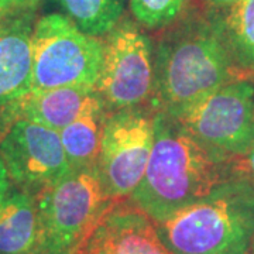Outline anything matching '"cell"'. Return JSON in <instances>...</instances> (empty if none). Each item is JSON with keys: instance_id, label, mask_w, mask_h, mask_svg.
I'll return each instance as SVG.
<instances>
[{"instance_id": "ac0fdd59", "label": "cell", "mask_w": 254, "mask_h": 254, "mask_svg": "<svg viewBox=\"0 0 254 254\" xmlns=\"http://www.w3.org/2000/svg\"><path fill=\"white\" fill-rule=\"evenodd\" d=\"M235 173L237 178L254 181V144L246 154L235 158Z\"/></svg>"}, {"instance_id": "7c38bea8", "label": "cell", "mask_w": 254, "mask_h": 254, "mask_svg": "<svg viewBox=\"0 0 254 254\" xmlns=\"http://www.w3.org/2000/svg\"><path fill=\"white\" fill-rule=\"evenodd\" d=\"M36 196L10 187L0 202V254H40Z\"/></svg>"}, {"instance_id": "e0dca14e", "label": "cell", "mask_w": 254, "mask_h": 254, "mask_svg": "<svg viewBox=\"0 0 254 254\" xmlns=\"http://www.w3.org/2000/svg\"><path fill=\"white\" fill-rule=\"evenodd\" d=\"M44 0H0V20L21 13L36 11Z\"/></svg>"}, {"instance_id": "52a82bcc", "label": "cell", "mask_w": 254, "mask_h": 254, "mask_svg": "<svg viewBox=\"0 0 254 254\" xmlns=\"http://www.w3.org/2000/svg\"><path fill=\"white\" fill-rule=\"evenodd\" d=\"M173 116L200 144L237 158L254 144V83L236 78Z\"/></svg>"}, {"instance_id": "ba28073f", "label": "cell", "mask_w": 254, "mask_h": 254, "mask_svg": "<svg viewBox=\"0 0 254 254\" xmlns=\"http://www.w3.org/2000/svg\"><path fill=\"white\" fill-rule=\"evenodd\" d=\"M155 112L150 103L110 112L98 168L109 198L128 199L144 177L154 144Z\"/></svg>"}, {"instance_id": "9a60e30c", "label": "cell", "mask_w": 254, "mask_h": 254, "mask_svg": "<svg viewBox=\"0 0 254 254\" xmlns=\"http://www.w3.org/2000/svg\"><path fill=\"white\" fill-rule=\"evenodd\" d=\"M64 14L83 33L103 37L122 20L126 0H58Z\"/></svg>"}, {"instance_id": "6da1fadb", "label": "cell", "mask_w": 254, "mask_h": 254, "mask_svg": "<svg viewBox=\"0 0 254 254\" xmlns=\"http://www.w3.org/2000/svg\"><path fill=\"white\" fill-rule=\"evenodd\" d=\"M232 178L235 158L209 150L175 116L157 110L151 155L128 200L160 223Z\"/></svg>"}, {"instance_id": "d6986e66", "label": "cell", "mask_w": 254, "mask_h": 254, "mask_svg": "<svg viewBox=\"0 0 254 254\" xmlns=\"http://www.w3.org/2000/svg\"><path fill=\"white\" fill-rule=\"evenodd\" d=\"M239 0H205L210 14H220L235 6Z\"/></svg>"}, {"instance_id": "8fae6325", "label": "cell", "mask_w": 254, "mask_h": 254, "mask_svg": "<svg viewBox=\"0 0 254 254\" xmlns=\"http://www.w3.org/2000/svg\"><path fill=\"white\" fill-rule=\"evenodd\" d=\"M95 95V88L83 86H64L30 92L13 109L10 125L18 119H26L60 133L81 116Z\"/></svg>"}, {"instance_id": "9c48e42d", "label": "cell", "mask_w": 254, "mask_h": 254, "mask_svg": "<svg viewBox=\"0 0 254 254\" xmlns=\"http://www.w3.org/2000/svg\"><path fill=\"white\" fill-rule=\"evenodd\" d=\"M0 158L13 187L40 195L71 171L60 133L18 119L0 136Z\"/></svg>"}, {"instance_id": "277c9868", "label": "cell", "mask_w": 254, "mask_h": 254, "mask_svg": "<svg viewBox=\"0 0 254 254\" xmlns=\"http://www.w3.org/2000/svg\"><path fill=\"white\" fill-rule=\"evenodd\" d=\"M40 254H75L116 202L105 190L98 165L72 170L36 196Z\"/></svg>"}, {"instance_id": "7a4b0ae2", "label": "cell", "mask_w": 254, "mask_h": 254, "mask_svg": "<svg viewBox=\"0 0 254 254\" xmlns=\"http://www.w3.org/2000/svg\"><path fill=\"white\" fill-rule=\"evenodd\" d=\"M154 48V91L150 105L177 115L239 72L213 16L188 13L168 26Z\"/></svg>"}, {"instance_id": "2e32d148", "label": "cell", "mask_w": 254, "mask_h": 254, "mask_svg": "<svg viewBox=\"0 0 254 254\" xmlns=\"http://www.w3.org/2000/svg\"><path fill=\"white\" fill-rule=\"evenodd\" d=\"M188 0H128L137 24L147 28L171 26L185 10Z\"/></svg>"}, {"instance_id": "8992f818", "label": "cell", "mask_w": 254, "mask_h": 254, "mask_svg": "<svg viewBox=\"0 0 254 254\" xmlns=\"http://www.w3.org/2000/svg\"><path fill=\"white\" fill-rule=\"evenodd\" d=\"M95 89L109 112L148 105L154 91V46L138 24L120 20L103 36Z\"/></svg>"}, {"instance_id": "30bf717a", "label": "cell", "mask_w": 254, "mask_h": 254, "mask_svg": "<svg viewBox=\"0 0 254 254\" xmlns=\"http://www.w3.org/2000/svg\"><path fill=\"white\" fill-rule=\"evenodd\" d=\"M36 20V11L0 20V136L10 126L13 109L31 92Z\"/></svg>"}, {"instance_id": "5bb4252c", "label": "cell", "mask_w": 254, "mask_h": 254, "mask_svg": "<svg viewBox=\"0 0 254 254\" xmlns=\"http://www.w3.org/2000/svg\"><path fill=\"white\" fill-rule=\"evenodd\" d=\"M210 16L218 21L237 71L254 73V0H239L226 11Z\"/></svg>"}, {"instance_id": "3957f363", "label": "cell", "mask_w": 254, "mask_h": 254, "mask_svg": "<svg viewBox=\"0 0 254 254\" xmlns=\"http://www.w3.org/2000/svg\"><path fill=\"white\" fill-rule=\"evenodd\" d=\"M155 226L171 254H250L254 181L232 178Z\"/></svg>"}, {"instance_id": "4fadbf2b", "label": "cell", "mask_w": 254, "mask_h": 254, "mask_svg": "<svg viewBox=\"0 0 254 254\" xmlns=\"http://www.w3.org/2000/svg\"><path fill=\"white\" fill-rule=\"evenodd\" d=\"M109 113L96 92L81 116L60 131L61 143L72 170L98 165L103 130Z\"/></svg>"}, {"instance_id": "ffe728a7", "label": "cell", "mask_w": 254, "mask_h": 254, "mask_svg": "<svg viewBox=\"0 0 254 254\" xmlns=\"http://www.w3.org/2000/svg\"><path fill=\"white\" fill-rule=\"evenodd\" d=\"M10 187H11V182H10L7 171H6V167H4V164H3L1 158H0V202L6 196Z\"/></svg>"}, {"instance_id": "5b68a950", "label": "cell", "mask_w": 254, "mask_h": 254, "mask_svg": "<svg viewBox=\"0 0 254 254\" xmlns=\"http://www.w3.org/2000/svg\"><path fill=\"white\" fill-rule=\"evenodd\" d=\"M31 48V92L95 88L103 61V38L83 33L63 13H50L36 20Z\"/></svg>"}]
</instances>
